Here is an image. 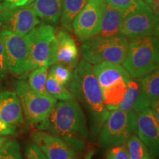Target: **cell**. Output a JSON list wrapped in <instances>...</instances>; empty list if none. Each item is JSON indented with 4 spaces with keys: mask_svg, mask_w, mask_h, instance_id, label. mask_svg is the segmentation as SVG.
<instances>
[{
    "mask_svg": "<svg viewBox=\"0 0 159 159\" xmlns=\"http://www.w3.org/2000/svg\"><path fill=\"white\" fill-rule=\"evenodd\" d=\"M0 119L16 128L25 122L22 107L15 91L0 94Z\"/></svg>",
    "mask_w": 159,
    "mask_h": 159,
    "instance_id": "obj_16",
    "label": "cell"
},
{
    "mask_svg": "<svg viewBox=\"0 0 159 159\" xmlns=\"http://www.w3.org/2000/svg\"><path fill=\"white\" fill-rule=\"evenodd\" d=\"M38 129L62 139L77 154L86 146L89 137L86 118L75 99L57 102L47 121Z\"/></svg>",
    "mask_w": 159,
    "mask_h": 159,
    "instance_id": "obj_1",
    "label": "cell"
},
{
    "mask_svg": "<svg viewBox=\"0 0 159 159\" xmlns=\"http://www.w3.org/2000/svg\"><path fill=\"white\" fill-rule=\"evenodd\" d=\"M26 157L27 159H48L34 143L27 147L26 150Z\"/></svg>",
    "mask_w": 159,
    "mask_h": 159,
    "instance_id": "obj_31",
    "label": "cell"
},
{
    "mask_svg": "<svg viewBox=\"0 0 159 159\" xmlns=\"http://www.w3.org/2000/svg\"><path fill=\"white\" fill-rule=\"evenodd\" d=\"M55 37V28L49 24H39L26 35L29 48L30 70L47 66L52 43Z\"/></svg>",
    "mask_w": 159,
    "mask_h": 159,
    "instance_id": "obj_8",
    "label": "cell"
},
{
    "mask_svg": "<svg viewBox=\"0 0 159 159\" xmlns=\"http://www.w3.org/2000/svg\"><path fill=\"white\" fill-rule=\"evenodd\" d=\"M139 80L131 78L128 83V88L122 102L119 105L118 108L124 111H129L133 107L138 98L139 94Z\"/></svg>",
    "mask_w": 159,
    "mask_h": 159,
    "instance_id": "obj_25",
    "label": "cell"
},
{
    "mask_svg": "<svg viewBox=\"0 0 159 159\" xmlns=\"http://www.w3.org/2000/svg\"><path fill=\"white\" fill-rule=\"evenodd\" d=\"M126 146L130 159H152L148 147L136 134L129 137Z\"/></svg>",
    "mask_w": 159,
    "mask_h": 159,
    "instance_id": "obj_22",
    "label": "cell"
},
{
    "mask_svg": "<svg viewBox=\"0 0 159 159\" xmlns=\"http://www.w3.org/2000/svg\"><path fill=\"white\" fill-rule=\"evenodd\" d=\"M6 141H7V137L0 135V148H2V146L4 144H5Z\"/></svg>",
    "mask_w": 159,
    "mask_h": 159,
    "instance_id": "obj_39",
    "label": "cell"
},
{
    "mask_svg": "<svg viewBox=\"0 0 159 159\" xmlns=\"http://www.w3.org/2000/svg\"><path fill=\"white\" fill-rule=\"evenodd\" d=\"M139 80V94L133 107L136 114L150 108L151 104L159 98V68Z\"/></svg>",
    "mask_w": 159,
    "mask_h": 159,
    "instance_id": "obj_15",
    "label": "cell"
},
{
    "mask_svg": "<svg viewBox=\"0 0 159 159\" xmlns=\"http://www.w3.org/2000/svg\"><path fill=\"white\" fill-rule=\"evenodd\" d=\"M93 72L101 89L116 83L119 80L132 78L123 66L111 62H102L92 66Z\"/></svg>",
    "mask_w": 159,
    "mask_h": 159,
    "instance_id": "obj_17",
    "label": "cell"
},
{
    "mask_svg": "<svg viewBox=\"0 0 159 159\" xmlns=\"http://www.w3.org/2000/svg\"><path fill=\"white\" fill-rule=\"evenodd\" d=\"M40 24L33 5L0 11V29L26 35Z\"/></svg>",
    "mask_w": 159,
    "mask_h": 159,
    "instance_id": "obj_10",
    "label": "cell"
},
{
    "mask_svg": "<svg viewBox=\"0 0 159 159\" xmlns=\"http://www.w3.org/2000/svg\"><path fill=\"white\" fill-rule=\"evenodd\" d=\"M105 1L109 5L122 11L124 18L145 4L143 0H105Z\"/></svg>",
    "mask_w": 159,
    "mask_h": 159,
    "instance_id": "obj_27",
    "label": "cell"
},
{
    "mask_svg": "<svg viewBox=\"0 0 159 159\" xmlns=\"http://www.w3.org/2000/svg\"><path fill=\"white\" fill-rule=\"evenodd\" d=\"M0 159H23L19 142L16 140L6 141L0 148Z\"/></svg>",
    "mask_w": 159,
    "mask_h": 159,
    "instance_id": "obj_28",
    "label": "cell"
},
{
    "mask_svg": "<svg viewBox=\"0 0 159 159\" xmlns=\"http://www.w3.org/2000/svg\"><path fill=\"white\" fill-rule=\"evenodd\" d=\"M123 18L122 11L106 2L100 30L97 35L104 38L119 35Z\"/></svg>",
    "mask_w": 159,
    "mask_h": 159,
    "instance_id": "obj_19",
    "label": "cell"
},
{
    "mask_svg": "<svg viewBox=\"0 0 159 159\" xmlns=\"http://www.w3.org/2000/svg\"><path fill=\"white\" fill-rule=\"evenodd\" d=\"M122 66L135 79L142 78L158 69L159 37L147 35L131 39Z\"/></svg>",
    "mask_w": 159,
    "mask_h": 159,
    "instance_id": "obj_3",
    "label": "cell"
},
{
    "mask_svg": "<svg viewBox=\"0 0 159 159\" xmlns=\"http://www.w3.org/2000/svg\"><path fill=\"white\" fill-rule=\"evenodd\" d=\"M13 88L21 102L25 119L38 128L48 119L57 99L49 94L33 90L23 80L14 82Z\"/></svg>",
    "mask_w": 159,
    "mask_h": 159,
    "instance_id": "obj_5",
    "label": "cell"
},
{
    "mask_svg": "<svg viewBox=\"0 0 159 159\" xmlns=\"http://www.w3.org/2000/svg\"></svg>",
    "mask_w": 159,
    "mask_h": 159,
    "instance_id": "obj_41",
    "label": "cell"
},
{
    "mask_svg": "<svg viewBox=\"0 0 159 159\" xmlns=\"http://www.w3.org/2000/svg\"><path fill=\"white\" fill-rule=\"evenodd\" d=\"M106 6L105 0H88L71 25L80 41H86L98 34Z\"/></svg>",
    "mask_w": 159,
    "mask_h": 159,
    "instance_id": "obj_9",
    "label": "cell"
},
{
    "mask_svg": "<svg viewBox=\"0 0 159 159\" xmlns=\"http://www.w3.org/2000/svg\"><path fill=\"white\" fill-rule=\"evenodd\" d=\"M150 108L152 110V113L156 117L157 119L159 121V98H158L154 101L150 105Z\"/></svg>",
    "mask_w": 159,
    "mask_h": 159,
    "instance_id": "obj_35",
    "label": "cell"
},
{
    "mask_svg": "<svg viewBox=\"0 0 159 159\" xmlns=\"http://www.w3.org/2000/svg\"><path fill=\"white\" fill-rule=\"evenodd\" d=\"M130 80L122 78L115 84L102 89L103 102L105 108L109 111L118 108L119 105L122 102L126 93L128 83Z\"/></svg>",
    "mask_w": 159,
    "mask_h": 159,
    "instance_id": "obj_20",
    "label": "cell"
},
{
    "mask_svg": "<svg viewBox=\"0 0 159 159\" xmlns=\"http://www.w3.org/2000/svg\"><path fill=\"white\" fill-rule=\"evenodd\" d=\"M69 91L88 111L91 136H98L111 111L105 108L102 89L93 72L91 63L84 60L80 61L73 70Z\"/></svg>",
    "mask_w": 159,
    "mask_h": 159,
    "instance_id": "obj_2",
    "label": "cell"
},
{
    "mask_svg": "<svg viewBox=\"0 0 159 159\" xmlns=\"http://www.w3.org/2000/svg\"><path fill=\"white\" fill-rule=\"evenodd\" d=\"M16 133V128L14 126L7 124L5 122L0 119V135L1 136H9L14 135Z\"/></svg>",
    "mask_w": 159,
    "mask_h": 159,
    "instance_id": "obj_32",
    "label": "cell"
},
{
    "mask_svg": "<svg viewBox=\"0 0 159 159\" xmlns=\"http://www.w3.org/2000/svg\"><path fill=\"white\" fill-rule=\"evenodd\" d=\"M94 154V150H89L88 152V153L86 154L85 156V159H92V157Z\"/></svg>",
    "mask_w": 159,
    "mask_h": 159,
    "instance_id": "obj_38",
    "label": "cell"
},
{
    "mask_svg": "<svg viewBox=\"0 0 159 159\" xmlns=\"http://www.w3.org/2000/svg\"><path fill=\"white\" fill-rule=\"evenodd\" d=\"M78 63L79 51L75 39L68 32L59 31L52 43L47 62L48 67L59 63L74 70Z\"/></svg>",
    "mask_w": 159,
    "mask_h": 159,
    "instance_id": "obj_12",
    "label": "cell"
},
{
    "mask_svg": "<svg viewBox=\"0 0 159 159\" xmlns=\"http://www.w3.org/2000/svg\"><path fill=\"white\" fill-rule=\"evenodd\" d=\"M46 90L52 97L61 101H66L75 99L74 96L69 91V89L57 82L54 77L49 74L46 82Z\"/></svg>",
    "mask_w": 159,
    "mask_h": 159,
    "instance_id": "obj_24",
    "label": "cell"
},
{
    "mask_svg": "<svg viewBox=\"0 0 159 159\" xmlns=\"http://www.w3.org/2000/svg\"><path fill=\"white\" fill-rule=\"evenodd\" d=\"M136 119L137 114L133 109L111 111L98 134L99 146L108 149L126 144L129 137L136 133Z\"/></svg>",
    "mask_w": 159,
    "mask_h": 159,
    "instance_id": "obj_6",
    "label": "cell"
},
{
    "mask_svg": "<svg viewBox=\"0 0 159 159\" xmlns=\"http://www.w3.org/2000/svg\"><path fill=\"white\" fill-rule=\"evenodd\" d=\"M48 74L54 77L61 84L66 86L72 79L73 70L64 65L56 63L51 66Z\"/></svg>",
    "mask_w": 159,
    "mask_h": 159,
    "instance_id": "obj_26",
    "label": "cell"
},
{
    "mask_svg": "<svg viewBox=\"0 0 159 159\" xmlns=\"http://www.w3.org/2000/svg\"><path fill=\"white\" fill-rule=\"evenodd\" d=\"M2 11V6H1V3H0V11Z\"/></svg>",
    "mask_w": 159,
    "mask_h": 159,
    "instance_id": "obj_40",
    "label": "cell"
},
{
    "mask_svg": "<svg viewBox=\"0 0 159 159\" xmlns=\"http://www.w3.org/2000/svg\"><path fill=\"white\" fill-rule=\"evenodd\" d=\"M151 35H156V36L159 37V23L156 25V27H155V29L153 30V31H152V34Z\"/></svg>",
    "mask_w": 159,
    "mask_h": 159,
    "instance_id": "obj_37",
    "label": "cell"
},
{
    "mask_svg": "<svg viewBox=\"0 0 159 159\" xmlns=\"http://www.w3.org/2000/svg\"><path fill=\"white\" fill-rule=\"evenodd\" d=\"M105 159H130L126 144H120L108 148Z\"/></svg>",
    "mask_w": 159,
    "mask_h": 159,
    "instance_id": "obj_29",
    "label": "cell"
},
{
    "mask_svg": "<svg viewBox=\"0 0 159 159\" xmlns=\"http://www.w3.org/2000/svg\"><path fill=\"white\" fill-rule=\"evenodd\" d=\"M27 75V83L33 90L41 94H48L46 90V82L48 76V67L41 66L30 71Z\"/></svg>",
    "mask_w": 159,
    "mask_h": 159,
    "instance_id": "obj_23",
    "label": "cell"
},
{
    "mask_svg": "<svg viewBox=\"0 0 159 159\" xmlns=\"http://www.w3.org/2000/svg\"><path fill=\"white\" fill-rule=\"evenodd\" d=\"M63 0H34L32 3L39 18L49 25H57L62 13Z\"/></svg>",
    "mask_w": 159,
    "mask_h": 159,
    "instance_id": "obj_18",
    "label": "cell"
},
{
    "mask_svg": "<svg viewBox=\"0 0 159 159\" xmlns=\"http://www.w3.org/2000/svg\"><path fill=\"white\" fill-rule=\"evenodd\" d=\"M159 19L146 3L123 18L119 35L134 38L151 35Z\"/></svg>",
    "mask_w": 159,
    "mask_h": 159,
    "instance_id": "obj_11",
    "label": "cell"
},
{
    "mask_svg": "<svg viewBox=\"0 0 159 159\" xmlns=\"http://www.w3.org/2000/svg\"><path fill=\"white\" fill-rule=\"evenodd\" d=\"M136 134L148 147L152 159L159 158V121L150 108L137 114Z\"/></svg>",
    "mask_w": 159,
    "mask_h": 159,
    "instance_id": "obj_13",
    "label": "cell"
},
{
    "mask_svg": "<svg viewBox=\"0 0 159 159\" xmlns=\"http://www.w3.org/2000/svg\"><path fill=\"white\" fill-rule=\"evenodd\" d=\"M0 61L4 65L7 67V62H6V56H5V46H4L2 39L0 35Z\"/></svg>",
    "mask_w": 159,
    "mask_h": 159,
    "instance_id": "obj_34",
    "label": "cell"
},
{
    "mask_svg": "<svg viewBox=\"0 0 159 159\" xmlns=\"http://www.w3.org/2000/svg\"><path fill=\"white\" fill-rule=\"evenodd\" d=\"M128 43V39L121 35L107 38L95 35L83 41L81 56L91 64L102 62L122 64L126 58Z\"/></svg>",
    "mask_w": 159,
    "mask_h": 159,
    "instance_id": "obj_4",
    "label": "cell"
},
{
    "mask_svg": "<svg viewBox=\"0 0 159 159\" xmlns=\"http://www.w3.org/2000/svg\"><path fill=\"white\" fill-rule=\"evenodd\" d=\"M7 71V68L0 61V80L3 79L6 75V71Z\"/></svg>",
    "mask_w": 159,
    "mask_h": 159,
    "instance_id": "obj_36",
    "label": "cell"
},
{
    "mask_svg": "<svg viewBox=\"0 0 159 159\" xmlns=\"http://www.w3.org/2000/svg\"><path fill=\"white\" fill-rule=\"evenodd\" d=\"M34 0H2V10L15 8L31 5Z\"/></svg>",
    "mask_w": 159,
    "mask_h": 159,
    "instance_id": "obj_30",
    "label": "cell"
},
{
    "mask_svg": "<svg viewBox=\"0 0 159 159\" xmlns=\"http://www.w3.org/2000/svg\"><path fill=\"white\" fill-rule=\"evenodd\" d=\"M32 140L48 159H77V153L62 139L39 130L32 135Z\"/></svg>",
    "mask_w": 159,
    "mask_h": 159,
    "instance_id": "obj_14",
    "label": "cell"
},
{
    "mask_svg": "<svg viewBox=\"0 0 159 159\" xmlns=\"http://www.w3.org/2000/svg\"><path fill=\"white\" fill-rule=\"evenodd\" d=\"M144 2L159 19V0H144Z\"/></svg>",
    "mask_w": 159,
    "mask_h": 159,
    "instance_id": "obj_33",
    "label": "cell"
},
{
    "mask_svg": "<svg viewBox=\"0 0 159 159\" xmlns=\"http://www.w3.org/2000/svg\"><path fill=\"white\" fill-rule=\"evenodd\" d=\"M88 0H63L61 25L66 30L72 31L71 25L77 14L83 8Z\"/></svg>",
    "mask_w": 159,
    "mask_h": 159,
    "instance_id": "obj_21",
    "label": "cell"
},
{
    "mask_svg": "<svg viewBox=\"0 0 159 159\" xmlns=\"http://www.w3.org/2000/svg\"><path fill=\"white\" fill-rule=\"evenodd\" d=\"M0 35L5 46L7 70L15 75L30 71L26 35L7 30H0Z\"/></svg>",
    "mask_w": 159,
    "mask_h": 159,
    "instance_id": "obj_7",
    "label": "cell"
}]
</instances>
